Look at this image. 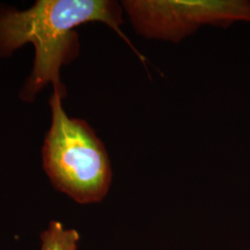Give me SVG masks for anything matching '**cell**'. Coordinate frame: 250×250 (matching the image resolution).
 Returning a JSON list of instances; mask_svg holds the SVG:
<instances>
[{"instance_id":"3957f363","label":"cell","mask_w":250,"mask_h":250,"mask_svg":"<svg viewBox=\"0 0 250 250\" xmlns=\"http://www.w3.org/2000/svg\"><path fill=\"white\" fill-rule=\"evenodd\" d=\"M122 6L140 36L169 42H180L203 25L250 22L249 0H128Z\"/></svg>"},{"instance_id":"7a4b0ae2","label":"cell","mask_w":250,"mask_h":250,"mask_svg":"<svg viewBox=\"0 0 250 250\" xmlns=\"http://www.w3.org/2000/svg\"><path fill=\"white\" fill-rule=\"evenodd\" d=\"M62 99L56 92L50 99L52 123L42 152L44 170L54 188L77 203H98L112 181L107 149L84 121L65 113Z\"/></svg>"},{"instance_id":"6da1fadb","label":"cell","mask_w":250,"mask_h":250,"mask_svg":"<svg viewBox=\"0 0 250 250\" xmlns=\"http://www.w3.org/2000/svg\"><path fill=\"white\" fill-rule=\"evenodd\" d=\"M100 21L112 28L134 49L141 61L143 56L121 30V5L109 0H39L24 11H0V57L9 56L26 43L36 48L34 70L21 92L26 101L35 99L38 91L52 83L54 92L62 98L65 88L61 82V68L78 52L75 27Z\"/></svg>"},{"instance_id":"277c9868","label":"cell","mask_w":250,"mask_h":250,"mask_svg":"<svg viewBox=\"0 0 250 250\" xmlns=\"http://www.w3.org/2000/svg\"><path fill=\"white\" fill-rule=\"evenodd\" d=\"M80 233L53 221L41 233V250H77Z\"/></svg>"}]
</instances>
